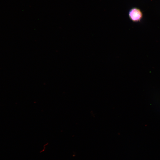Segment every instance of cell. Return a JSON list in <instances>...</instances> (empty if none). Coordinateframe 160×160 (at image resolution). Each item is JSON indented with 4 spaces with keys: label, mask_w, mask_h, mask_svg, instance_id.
<instances>
[{
    "label": "cell",
    "mask_w": 160,
    "mask_h": 160,
    "mask_svg": "<svg viewBox=\"0 0 160 160\" xmlns=\"http://www.w3.org/2000/svg\"><path fill=\"white\" fill-rule=\"evenodd\" d=\"M128 16L129 19L134 22H140L143 17V14L139 9L133 7L129 10Z\"/></svg>",
    "instance_id": "cell-1"
}]
</instances>
